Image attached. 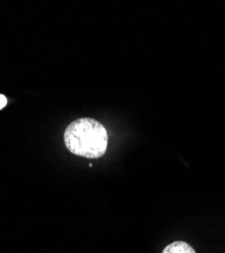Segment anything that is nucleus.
<instances>
[{
  "mask_svg": "<svg viewBox=\"0 0 225 253\" xmlns=\"http://www.w3.org/2000/svg\"><path fill=\"white\" fill-rule=\"evenodd\" d=\"M108 133L99 122L91 118H80L72 122L64 132L66 148L86 158H99L107 152Z\"/></svg>",
  "mask_w": 225,
  "mask_h": 253,
  "instance_id": "f257e3e1",
  "label": "nucleus"
},
{
  "mask_svg": "<svg viewBox=\"0 0 225 253\" xmlns=\"http://www.w3.org/2000/svg\"><path fill=\"white\" fill-rule=\"evenodd\" d=\"M161 253H196V251L185 241H175L169 244Z\"/></svg>",
  "mask_w": 225,
  "mask_h": 253,
  "instance_id": "f03ea898",
  "label": "nucleus"
},
{
  "mask_svg": "<svg viewBox=\"0 0 225 253\" xmlns=\"http://www.w3.org/2000/svg\"><path fill=\"white\" fill-rule=\"evenodd\" d=\"M7 104V98L3 95V94H0V110H2L6 107Z\"/></svg>",
  "mask_w": 225,
  "mask_h": 253,
  "instance_id": "7ed1b4c3",
  "label": "nucleus"
}]
</instances>
